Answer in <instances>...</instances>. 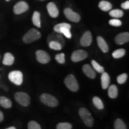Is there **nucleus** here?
<instances>
[{
  "instance_id": "obj_1",
  "label": "nucleus",
  "mask_w": 129,
  "mask_h": 129,
  "mask_svg": "<svg viewBox=\"0 0 129 129\" xmlns=\"http://www.w3.org/2000/svg\"><path fill=\"white\" fill-rule=\"evenodd\" d=\"M79 115L86 126L91 127L94 124V119L87 109L81 108L79 110Z\"/></svg>"
},
{
  "instance_id": "obj_8",
  "label": "nucleus",
  "mask_w": 129,
  "mask_h": 129,
  "mask_svg": "<svg viewBox=\"0 0 129 129\" xmlns=\"http://www.w3.org/2000/svg\"><path fill=\"white\" fill-rule=\"evenodd\" d=\"M35 54H36L37 61L42 64L48 63L50 61V56L46 51L40 50H37Z\"/></svg>"
},
{
  "instance_id": "obj_34",
  "label": "nucleus",
  "mask_w": 129,
  "mask_h": 129,
  "mask_svg": "<svg viewBox=\"0 0 129 129\" xmlns=\"http://www.w3.org/2000/svg\"><path fill=\"white\" fill-rule=\"evenodd\" d=\"M109 25L113 26H120L122 25V22H121V20L117 19H111L109 20Z\"/></svg>"
},
{
  "instance_id": "obj_25",
  "label": "nucleus",
  "mask_w": 129,
  "mask_h": 129,
  "mask_svg": "<svg viewBox=\"0 0 129 129\" xmlns=\"http://www.w3.org/2000/svg\"><path fill=\"white\" fill-rule=\"evenodd\" d=\"M125 54V50L124 48H120L118 49L117 50L114 51L112 53V57L114 59H120L123 57Z\"/></svg>"
},
{
  "instance_id": "obj_15",
  "label": "nucleus",
  "mask_w": 129,
  "mask_h": 129,
  "mask_svg": "<svg viewBox=\"0 0 129 129\" xmlns=\"http://www.w3.org/2000/svg\"><path fill=\"white\" fill-rule=\"evenodd\" d=\"M47 9L48 14L51 17L55 18L59 15V10L54 3L51 2L48 3L47 6Z\"/></svg>"
},
{
  "instance_id": "obj_14",
  "label": "nucleus",
  "mask_w": 129,
  "mask_h": 129,
  "mask_svg": "<svg viewBox=\"0 0 129 129\" xmlns=\"http://www.w3.org/2000/svg\"><path fill=\"white\" fill-rule=\"evenodd\" d=\"M115 42L117 44L122 45L127 43L129 41L128 32H122L119 34L115 37Z\"/></svg>"
},
{
  "instance_id": "obj_37",
  "label": "nucleus",
  "mask_w": 129,
  "mask_h": 129,
  "mask_svg": "<svg viewBox=\"0 0 129 129\" xmlns=\"http://www.w3.org/2000/svg\"><path fill=\"white\" fill-rule=\"evenodd\" d=\"M6 129H16V128L15 127L12 126V127H9V128H6Z\"/></svg>"
},
{
  "instance_id": "obj_9",
  "label": "nucleus",
  "mask_w": 129,
  "mask_h": 129,
  "mask_svg": "<svg viewBox=\"0 0 129 129\" xmlns=\"http://www.w3.org/2000/svg\"><path fill=\"white\" fill-rule=\"evenodd\" d=\"M64 14L67 18L71 22L78 23L81 20L80 16L69 8H67L64 10Z\"/></svg>"
},
{
  "instance_id": "obj_31",
  "label": "nucleus",
  "mask_w": 129,
  "mask_h": 129,
  "mask_svg": "<svg viewBox=\"0 0 129 129\" xmlns=\"http://www.w3.org/2000/svg\"><path fill=\"white\" fill-rule=\"evenodd\" d=\"M127 80V74L124 73L121 74V75H118L117 78V81L118 83L120 84H124Z\"/></svg>"
},
{
  "instance_id": "obj_11",
  "label": "nucleus",
  "mask_w": 129,
  "mask_h": 129,
  "mask_svg": "<svg viewBox=\"0 0 129 129\" xmlns=\"http://www.w3.org/2000/svg\"><path fill=\"white\" fill-rule=\"evenodd\" d=\"M51 41H56L57 43H60L62 47H63L64 46V44H65V41H64L62 34L58 33V32H56L55 31L48 35L47 37L48 43Z\"/></svg>"
},
{
  "instance_id": "obj_27",
  "label": "nucleus",
  "mask_w": 129,
  "mask_h": 129,
  "mask_svg": "<svg viewBox=\"0 0 129 129\" xmlns=\"http://www.w3.org/2000/svg\"><path fill=\"white\" fill-rule=\"evenodd\" d=\"M115 129H127V127L124 122L121 119H117L114 122Z\"/></svg>"
},
{
  "instance_id": "obj_32",
  "label": "nucleus",
  "mask_w": 129,
  "mask_h": 129,
  "mask_svg": "<svg viewBox=\"0 0 129 129\" xmlns=\"http://www.w3.org/2000/svg\"><path fill=\"white\" fill-rule=\"evenodd\" d=\"M28 129H41V125L35 121H30L28 125Z\"/></svg>"
},
{
  "instance_id": "obj_26",
  "label": "nucleus",
  "mask_w": 129,
  "mask_h": 129,
  "mask_svg": "<svg viewBox=\"0 0 129 129\" xmlns=\"http://www.w3.org/2000/svg\"><path fill=\"white\" fill-rule=\"evenodd\" d=\"M124 13L120 9H115L111 10L110 12H109V15H110L111 17H114V18H120V17H121L123 16Z\"/></svg>"
},
{
  "instance_id": "obj_6",
  "label": "nucleus",
  "mask_w": 129,
  "mask_h": 129,
  "mask_svg": "<svg viewBox=\"0 0 129 129\" xmlns=\"http://www.w3.org/2000/svg\"><path fill=\"white\" fill-rule=\"evenodd\" d=\"M14 99L17 103L23 106H27L30 104V98L27 93L19 91L14 94Z\"/></svg>"
},
{
  "instance_id": "obj_36",
  "label": "nucleus",
  "mask_w": 129,
  "mask_h": 129,
  "mask_svg": "<svg viewBox=\"0 0 129 129\" xmlns=\"http://www.w3.org/2000/svg\"><path fill=\"white\" fill-rule=\"evenodd\" d=\"M3 120H4V114L2 111H0V122H2Z\"/></svg>"
},
{
  "instance_id": "obj_16",
  "label": "nucleus",
  "mask_w": 129,
  "mask_h": 129,
  "mask_svg": "<svg viewBox=\"0 0 129 129\" xmlns=\"http://www.w3.org/2000/svg\"><path fill=\"white\" fill-rule=\"evenodd\" d=\"M83 71L84 74L91 79H94L96 77V72L93 68L88 64H85L83 67Z\"/></svg>"
},
{
  "instance_id": "obj_7",
  "label": "nucleus",
  "mask_w": 129,
  "mask_h": 129,
  "mask_svg": "<svg viewBox=\"0 0 129 129\" xmlns=\"http://www.w3.org/2000/svg\"><path fill=\"white\" fill-rule=\"evenodd\" d=\"M9 79L14 84L20 85L23 83V74L20 71H13L9 74Z\"/></svg>"
},
{
  "instance_id": "obj_13",
  "label": "nucleus",
  "mask_w": 129,
  "mask_h": 129,
  "mask_svg": "<svg viewBox=\"0 0 129 129\" xmlns=\"http://www.w3.org/2000/svg\"><path fill=\"white\" fill-rule=\"evenodd\" d=\"M92 42V35L90 31H86L83 35L80 40L81 45L83 47L90 46Z\"/></svg>"
},
{
  "instance_id": "obj_18",
  "label": "nucleus",
  "mask_w": 129,
  "mask_h": 129,
  "mask_svg": "<svg viewBox=\"0 0 129 129\" xmlns=\"http://www.w3.org/2000/svg\"><path fill=\"white\" fill-rule=\"evenodd\" d=\"M101 76V85L102 88L103 89L105 90L109 87V83H110V77L108 73L105 72H104L102 73Z\"/></svg>"
},
{
  "instance_id": "obj_28",
  "label": "nucleus",
  "mask_w": 129,
  "mask_h": 129,
  "mask_svg": "<svg viewBox=\"0 0 129 129\" xmlns=\"http://www.w3.org/2000/svg\"><path fill=\"white\" fill-rule=\"evenodd\" d=\"M91 64H92L93 69H94L96 71L99 72V73H103V72H105L104 68L102 67L101 65H100L96 61H95L94 60H91Z\"/></svg>"
},
{
  "instance_id": "obj_35",
  "label": "nucleus",
  "mask_w": 129,
  "mask_h": 129,
  "mask_svg": "<svg viewBox=\"0 0 129 129\" xmlns=\"http://www.w3.org/2000/svg\"><path fill=\"white\" fill-rule=\"evenodd\" d=\"M121 7L123 9H125V10L129 9V1H127L124 3H122L121 5Z\"/></svg>"
},
{
  "instance_id": "obj_33",
  "label": "nucleus",
  "mask_w": 129,
  "mask_h": 129,
  "mask_svg": "<svg viewBox=\"0 0 129 129\" xmlns=\"http://www.w3.org/2000/svg\"><path fill=\"white\" fill-rule=\"evenodd\" d=\"M55 59L59 63L63 64L65 62L64 53H60V54H56L55 56Z\"/></svg>"
},
{
  "instance_id": "obj_5",
  "label": "nucleus",
  "mask_w": 129,
  "mask_h": 129,
  "mask_svg": "<svg viewBox=\"0 0 129 129\" xmlns=\"http://www.w3.org/2000/svg\"><path fill=\"white\" fill-rule=\"evenodd\" d=\"M40 101L43 104L50 107H56L59 104L57 99L55 97L47 93L42 94L40 96Z\"/></svg>"
},
{
  "instance_id": "obj_29",
  "label": "nucleus",
  "mask_w": 129,
  "mask_h": 129,
  "mask_svg": "<svg viewBox=\"0 0 129 129\" xmlns=\"http://www.w3.org/2000/svg\"><path fill=\"white\" fill-rule=\"evenodd\" d=\"M48 46L51 49L54 50H60L62 48V47L60 43H57L56 41H51L48 43Z\"/></svg>"
},
{
  "instance_id": "obj_19",
  "label": "nucleus",
  "mask_w": 129,
  "mask_h": 129,
  "mask_svg": "<svg viewBox=\"0 0 129 129\" xmlns=\"http://www.w3.org/2000/svg\"><path fill=\"white\" fill-rule=\"evenodd\" d=\"M14 57L12 53H5L4 58H3V63L6 66H11L14 63Z\"/></svg>"
},
{
  "instance_id": "obj_2",
  "label": "nucleus",
  "mask_w": 129,
  "mask_h": 129,
  "mask_svg": "<svg viewBox=\"0 0 129 129\" xmlns=\"http://www.w3.org/2000/svg\"><path fill=\"white\" fill-rule=\"evenodd\" d=\"M41 33L36 29L32 28L25 34L23 37V41L26 44H29L32 42L36 41L41 38Z\"/></svg>"
},
{
  "instance_id": "obj_21",
  "label": "nucleus",
  "mask_w": 129,
  "mask_h": 129,
  "mask_svg": "<svg viewBox=\"0 0 129 129\" xmlns=\"http://www.w3.org/2000/svg\"><path fill=\"white\" fill-rule=\"evenodd\" d=\"M108 96L111 99H115L118 96V88L115 85L113 84L108 87Z\"/></svg>"
},
{
  "instance_id": "obj_38",
  "label": "nucleus",
  "mask_w": 129,
  "mask_h": 129,
  "mask_svg": "<svg viewBox=\"0 0 129 129\" xmlns=\"http://www.w3.org/2000/svg\"><path fill=\"white\" fill-rule=\"evenodd\" d=\"M6 1H9L10 0H6Z\"/></svg>"
},
{
  "instance_id": "obj_10",
  "label": "nucleus",
  "mask_w": 129,
  "mask_h": 129,
  "mask_svg": "<svg viewBox=\"0 0 129 129\" xmlns=\"http://www.w3.org/2000/svg\"><path fill=\"white\" fill-rule=\"evenodd\" d=\"M88 53L83 50H78L74 51L71 56V60L74 62H78L86 59Z\"/></svg>"
},
{
  "instance_id": "obj_24",
  "label": "nucleus",
  "mask_w": 129,
  "mask_h": 129,
  "mask_svg": "<svg viewBox=\"0 0 129 129\" xmlns=\"http://www.w3.org/2000/svg\"><path fill=\"white\" fill-rule=\"evenodd\" d=\"M93 102L95 107L98 109H103L104 108V105L103 104L102 100L100 99L99 97L94 96L93 98Z\"/></svg>"
},
{
  "instance_id": "obj_4",
  "label": "nucleus",
  "mask_w": 129,
  "mask_h": 129,
  "mask_svg": "<svg viewBox=\"0 0 129 129\" xmlns=\"http://www.w3.org/2000/svg\"><path fill=\"white\" fill-rule=\"evenodd\" d=\"M64 84L67 87L69 90L73 92H76L78 90L79 85L78 81L75 77L72 74H69L66 77L64 80Z\"/></svg>"
},
{
  "instance_id": "obj_3",
  "label": "nucleus",
  "mask_w": 129,
  "mask_h": 129,
  "mask_svg": "<svg viewBox=\"0 0 129 129\" xmlns=\"http://www.w3.org/2000/svg\"><path fill=\"white\" fill-rule=\"evenodd\" d=\"M71 26L67 23H61L54 26V30L58 33L62 34L67 38H71L72 34L70 31Z\"/></svg>"
},
{
  "instance_id": "obj_22",
  "label": "nucleus",
  "mask_w": 129,
  "mask_h": 129,
  "mask_svg": "<svg viewBox=\"0 0 129 129\" xmlns=\"http://www.w3.org/2000/svg\"><path fill=\"white\" fill-rule=\"evenodd\" d=\"M32 22L34 25L36 26L38 28H41V19H40V13L38 12H35L34 13L32 16Z\"/></svg>"
},
{
  "instance_id": "obj_12",
  "label": "nucleus",
  "mask_w": 129,
  "mask_h": 129,
  "mask_svg": "<svg viewBox=\"0 0 129 129\" xmlns=\"http://www.w3.org/2000/svg\"><path fill=\"white\" fill-rule=\"evenodd\" d=\"M29 9V6L25 1L17 3L14 7V13L16 14H20L26 12Z\"/></svg>"
},
{
  "instance_id": "obj_17",
  "label": "nucleus",
  "mask_w": 129,
  "mask_h": 129,
  "mask_svg": "<svg viewBox=\"0 0 129 129\" xmlns=\"http://www.w3.org/2000/svg\"><path fill=\"white\" fill-rule=\"evenodd\" d=\"M97 43L98 45L101 50L104 53H108L109 51V47L107 43L105 41V40L101 36L97 37Z\"/></svg>"
},
{
  "instance_id": "obj_23",
  "label": "nucleus",
  "mask_w": 129,
  "mask_h": 129,
  "mask_svg": "<svg viewBox=\"0 0 129 129\" xmlns=\"http://www.w3.org/2000/svg\"><path fill=\"white\" fill-rule=\"evenodd\" d=\"M99 7L102 11L108 12V11H109V10H111V9H112V6L110 3L108 2V1H102L99 3Z\"/></svg>"
},
{
  "instance_id": "obj_39",
  "label": "nucleus",
  "mask_w": 129,
  "mask_h": 129,
  "mask_svg": "<svg viewBox=\"0 0 129 129\" xmlns=\"http://www.w3.org/2000/svg\"><path fill=\"white\" fill-rule=\"evenodd\" d=\"M40 1H44V0H40Z\"/></svg>"
},
{
  "instance_id": "obj_30",
  "label": "nucleus",
  "mask_w": 129,
  "mask_h": 129,
  "mask_svg": "<svg viewBox=\"0 0 129 129\" xmlns=\"http://www.w3.org/2000/svg\"><path fill=\"white\" fill-rule=\"evenodd\" d=\"M72 124L67 122H59L56 126V129H72Z\"/></svg>"
},
{
  "instance_id": "obj_20",
  "label": "nucleus",
  "mask_w": 129,
  "mask_h": 129,
  "mask_svg": "<svg viewBox=\"0 0 129 129\" xmlns=\"http://www.w3.org/2000/svg\"><path fill=\"white\" fill-rule=\"evenodd\" d=\"M0 105L4 108L9 109L12 107V103L7 97L0 96Z\"/></svg>"
}]
</instances>
